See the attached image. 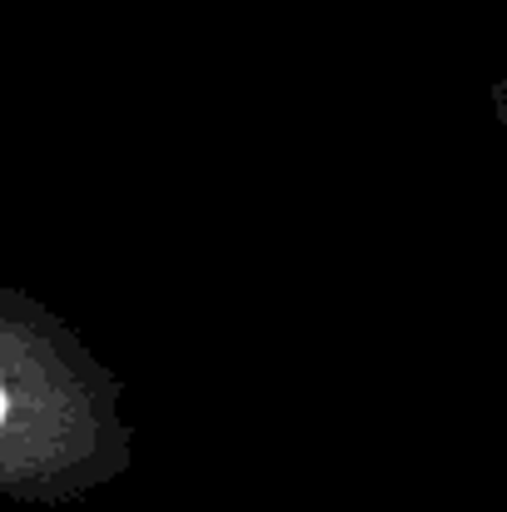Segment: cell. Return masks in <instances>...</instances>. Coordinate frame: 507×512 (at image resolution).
<instances>
[{"instance_id": "cell-1", "label": "cell", "mask_w": 507, "mask_h": 512, "mask_svg": "<svg viewBox=\"0 0 507 512\" xmlns=\"http://www.w3.org/2000/svg\"><path fill=\"white\" fill-rule=\"evenodd\" d=\"M0 423H5V388H0Z\"/></svg>"}]
</instances>
